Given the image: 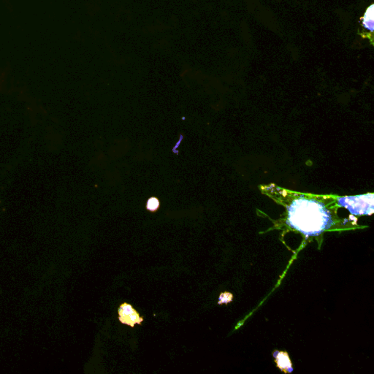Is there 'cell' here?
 <instances>
[{
    "instance_id": "obj_1",
    "label": "cell",
    "mask_w": 374,
    "mask_h": 374,
    "mask_svg": "<svg viewBox=\"0 0 374 374\" xmlns=\"http://www.w3.org/2000/svg\"><path fill=\"white\" fill-rule=\"evenodd\" d=\"M260 188L285 208L286 225L305 236H317L340 222L335 195L296 192L273 184Z\"/></svg>"
},
{
    "instance_id": "obj_2",
    "label": "cell",
    "mask_w": 374,
    "mask_h": 374,
    "mask_svg": "<svg viewBox=\"0 0 374 374\" xmlns=\"http://www.w3.org/2000/svg\"><path fill=\"white\" fill-rule=\"evenodd\" d=\"M337 204L339 207L345 208L352 214L355 216H371L374 210V194L373 193L355 196L335 195Z\"/></svg>"
},
{
    "instance_id": "obj_3",
    "label": "cell",
    "mask_w": 374,
    "mask_h": 374,
    "mask_svg": "<svg viewBox=\"0 0 374 374\" xmlns=\"http://www.w3.org/2000/svg\"><path fill=\"white\" fill-rule=\"evenodd\" d=\"M118 312H119V319L120 322L132 328H134L135 324L141 325L144 321V319L140 316L139 313L136 312V310L128 303H123L119 307Z\"/></svg>"
},
{
    "instance_id": "obj_4",
    "label": "cell",
    "mask_w": 374,
    "mask_h": 374,
    "mask_svg": "<svg viewBox=\"0 0 374 374\" xmlns=\"http://www.w3.org/2000/svg\"><path fill=\"white\" fill-rule=\"evenodd\" d=\"M273 357L277 367L283 372L285 374H290L293 372L292 365L287 353L275 351L273 353Z\"/></svg>"
},
{
    "instance_id": "obj_5",
    "label": "cell",
    "mask_w": 374,
    "mask_h": 374,
    "mask_svg": "<svg viewBox=\"0 0 374 374\" xmlns=\"http://www.w3.org/2000/svg\"><path fill=\"white\" fill-rule=\"evenodd\" d=\"M363 25L366 29L373 32L374 30V4H372L366 10L363 19Z\"/></svg>"
},
{
    "instance_id": "obj_6",
    "label": "cell",
    "mask_w": 374,
    "mask_h": 374,
    "mask_svg": "<svg viewBox=\"0 0 374 374\" xmlns=\"http://www.w3.org/2000/svg\"><path fill=\"white\" fill-rule=\"evenodd\" d=\"M160 207V201L156 197H151L147 202L146 208L150 211H156Z\"/></svg>"
},
{
    "instance_id": "obj_7",
    "label": "cell",
    "mask_w": 374,
    "mask_h": 374,
    "mask_svg": "<svg viewBox=\"0 0 374 374\" xmlns=\"http://www.w3.org/2000/svg\"><path fill=\"white\" fill-rule=\"evenodd\" d=\"M232 297H233V296H232V294H231V293H222V294H220V296H219V302H218V303H219V305L228 304V303H230V302L232 301Z\"/></svg>"
}]
</instances>
